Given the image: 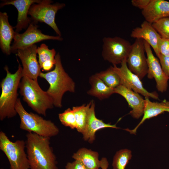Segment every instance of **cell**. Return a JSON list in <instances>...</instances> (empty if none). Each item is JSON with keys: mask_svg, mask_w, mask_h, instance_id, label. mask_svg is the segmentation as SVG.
Returning <instances> with one entry per match:
<instances>
[{"mask_svg": "<svg viewBox=\"0 0 169 169\" xmlns=\"http://www.w3.org/2000/svg\"><path fill=\"white\" fill-rule=\"evenodd\" d=\"M25 141L30 169H59L50 138L28 132Z\"/></svg>", "mask_w": 169, "mask_h": 169, "instance_id": "1", "label": "cell"}, {"mask_svg": "<svg viewBox=\"0 0 169 169\" xmlns=\"http://www.w3.org/2000/svg\"><path fill=\"white\" fill-rule=\"evenodd\" d=\"M55 59L54 69L46 73L41 72L39 77L45 79L49 84L46 91L52 99L54 106L61 108L63 95L68 91L74 92L75 83L64 69L59 53Z\"/></svg>", "mask_w": 169, "mask_h": 169, "instance_id": "2", "label": "cell"}, {"mask_svg": "<svg viewBox=\"0 0 169 169\" xmlns=\"http://www.w3.org/2000/svg\"><path fill=\"white\" fill-rule=\"evenodd\" d=\"M18 69L14 74L11 73L7 66L4 67L6 75L1 83L2 93L0 97V120L15 116L17 114L15 106L18 99L17 90L23 76V67L18 60Z\"/></svg>", "mask_w": 169, "mask_h": 169, "instance_id": "3", "label": "cell"}, {"mask_svg": "<svg viewBox=\"0 0 169 169\" xmlns=\"http://www.w3.org/2000/svg\"><path fill=\"white\" fill-rule=\"evenodd\" d=\"M19 88L23 100L38 114L45 116L47 110L53 108L52 99L46 91L41 89L37 81L23 76Z\"/></svg>", "mask_w": 169, "mask_h": 169, "instance_id": "4", "label": "cell"}, {"mask_svg": "<svg viewBox=\"0 0 169 169\" xmlns=\"http://www.w3.org/2000/svg\"><path fill=\"white\" fill-rule=\"evenodd\" d=\"M15 109L20 118V128L21 129L49 138L59 133V128L51 120L44 119L37 114L26 111L20 98L17 100Z\"/></svg>", "mask_w": 169, "mask_h": 169, "instance_id": "5", "label": "cell"}, {"mask_svg": "<svg viewBox=\"0 0 169 169\" xmlns=\"http://www.w3.org/2000/svg\"><path fill=\"white\" fill-rule=\"evenodd\" d=\"M25 148V141L18 140L12 141L4 132L0 131V149L7 156L10 169H30Z\"/></svg>", "mask_w": 169, "mask_h": 169, "instance_id": "6", "label": "cell"}, {"mask_svg": "<svg viewBox=\"0 0 169 169\" xmlns=\"http://www.w3.org/2000/svg\"><path fill=\"white\" fill-rule=\"evenodd\" d=\"M103 42L102 55L105 60L116 66L127 59L132 45L128 41L116 36L105 37Z\"/></svg>", "mask_w": 169, "mask_h": 169, "instance_id": "7", "label": "cell"}, {"mask_svg": "<svg viewBox=\"0 0 169 169\" xmlns=\"http://www.w3.org/2000/svg\"><path fill=\"white\" fill-rule=\"evenodd\" d=\"M50 0H41L38 3H34L31 6L28 15L31 17L33 22H44L51 27L59 36H61L60 31L55 21L57 11L65 6L64 3H56L52 4Z\"/></svg>", "mask_w": 169, "mask_h": 169, "instance_id": "8", "label": "cell"}, {"mask_svg": "<svg viewBox=\"0 0 169 169\" xmlns=\"http://www.w3.org/2000/svg\"><path fill=\"white\" fill-rule=\"evenodd\" d=\"M37 23L33 21L31 22L23 33H19L15 32L14 41L11 46V53H16L18 49L26 48L43 40H63L61 36H52L42 33L38 28V26Z\"/></svg>", "mask_w": 169, "mask_h": 169, "instance_id": "9", "label": "cell"}, {"mask_svg": "<svg viewBox=\"0 0 169 169\" xmlns=\"http://www.w3.org/2000/svg\"><path fill=\"white\" fill-rule=\"evenodd\" d=\"M144 40L136 39L126 59L129 69L141 80L147 74L148 65L145 55Z\"/></svg>", "mask_w": 169, "mask_h": 169, "instance_id": "10", "label": "cell"}, {"mask_svg": "<svg viewBox=\"0 0 169 169\" xmlns=\"http://www.w3.org/2000/svg\"><path fill=\"white\" fill-rule=\"evenodd\" d=\"M114 69L119 76L121 85L140 94L145 97L151 98L159 100L158 94L156 92H150L145 89L139 78L131 72L128 69L126 60L121 64L120 67L113 66Z\"/></svg>", "mask_w": 169, "mask_h": 169, "instance_id": "11", "label": "cell"}, {"mask_svg": "<svg viewBox=\"0 0 169 169\" xmlns=\"http://www.w3.org/2000/svg\"><path fill=\"white\" fill-rule=\"evenodd\" d=\"M144 43L148 65L147 77L155 79L159 91L165 92L167 90L169 79L164 73L158 59L153 54L150 45L144 40Z\"/></svg>", "mask_w": 169, "mask_h": 169, "instance_id": "12", "label": "cell"}, {"mask_svg": "<svg viewBox=\"0 0 169 169\" xmlns=\"http://www.w3.org/2000/svg\"><path fill=\"white\" fill-rule=\"evenodd\" d=\"M37 47L34 44L26 48L18 50L16 55L22 63L23 74L35 80L41 72V68L37 59Z\"/></svg>", "mask_w": 169, "mask_h": 169, "instance_id": "13", "label": "cell"}, {"mask_svg": "<svg viewBox=\"0 0 169 169\" xmlns=\"http://www.w3.org/2000/svg\"><path fill=\"white\" fill-rule=\"evenodd\" d=\"M91 101V104L88 111L86 126L82 134L84 141L92 143L95 140V133L98 131L105 128L119 129V128L117 127L116 124L106 123L102 120L97 118L95 116V101L93 100Z\"/></svg>", "mask_w": 169, "mask_h": 169, "instance_id": "14", "label": "cell"}, {"mask_svg": "<svg viewBox=\"0 0 169 169\" xmlns=\"http://www.w3.org/2000/svg\"><path fill=\"white\" fill-rule=\"evenodd\" d=\"M114 91L126 100L132 109L129 114L132 117L139 119L143 115L145 101L139 94L121 85L114 89Z\"/></svg>", "mask_w": 169, "mask_h": 169, "instance_id": "15", "label": "cell"}, {"mask_svg": "<svg viewBox=\"0 0 169 169\" xmlns=\"http://www.w3.org/2000/svg\"><path fill=\"white\" fill-rule=\"evenodd\" d=\"M40 0H4L0 4V7L12 5L17 9L18 12L17 23L13 27L15 32L19 33L23 29H25L31 22V19L28 16L31 6L34 3H40Z\"/></svg>", "mask_w": 169, "mask_h": 169, "instance_id": "16", "label": "cell"}, {"mask_svg": "<svg viewBox=\"0 0 169 169\" xmlns=\"http://www.w3.org/2000/svg\"><path fill=\"white\" fill-rule=\"evenodd\" d=\"M131 37L136 39H141L147 42L152 47L158 57L160 54L157 43L158 39L161 37L151 23L144 21L140 27L134 28L131 31Z\"/></svg>", "mask_w": 169, "mask_h": 169, "instance_id": "17", "label": "cell"}, {"mask_svg": "<svg viewBox=\"0 0 169 169\" xmlns=\"http://www.w3.org/2000/svg\"><path fill=\"white\" fill-rule=\"evenodd\" d=\"M98 152L85 148H81L74 153L72 157L75 160L82 162L88 169H103L108 167L109 164L107 159L103 158L99 159Z\"/></svg>", "mask_w": 169, "mask_h": 169, "instance_id": "18", "label": "cell"}, {"mask_svg": "<svg viewBox=\"0 0 169 169\" xmlns=\"http://www.w3.org/2000/svg\"><path fill=\"white\" fill-rule=\"evenodd\" d=\"M142 14L146 21L151 23L169 17V2L164 0H151Z\"/></svg>", "mask_w": 169, "mask_h": 169, "instance_id": "19", "label": "cell"}, {"mask_svg": "<svg viewBox=\"0 0 169 169\" xmlns=\"http://www.w3.org/2000/svg\"><path fill=\"white\" fill-rule=\"evenodd\" d=\"M145 106L143 117L139 123L133 129L125 130L131 134H136L139 127L147 119L155 117L165 112H169V101L164 100L161 102H152L145 97Z\"/></svg>", "mask_w": 169, "mask_h": 169, "instance_id": "20", "label": "cell"}, {"mask_svg": "<svg viewBox=\"0 0 169 169\" xmlns=\"http://www.w3.org/2000/svg\"><path fill=\"white\" fill-rule=\"evenodd\" d=\"M8 20L6 12H0V45L2 51L6 55L11 52V41L14 38L15 31Z\"/></svg>", "mask_w": 169, "mask_h": 169, "instance_id": "21", "label": "cell"}, {"mask_svg": "<svg viewBox=\"0 0 169 169\" xmlns=\"http://www.w3.org/2000/svg\"><path fill=\"white\" fill-rule=\"evenodd\" d=\"M89 82L91 88L87 91V94L100 100L107 98L115 93L114 89L108 87L95 74L90 77Z\"/></svg>", "mask_w": 169, "mask_h": 169, "instance_id": "22", "label": "cell"}, {"mask_svg": "<svg viewBox=\"0 0 169 169\" xmlns=\"http://www.w3.org/2000/svg\"><path fill=\"white\" fill-rule=\"evenodd\" d=\"M37 53L38 54V63L41 68L44 71L51 70L56 63L55 56L56 52L54 49H50L44 44H42L37 48Z\"/></svg>", "mask_w": 169, "mask_h": 169, "instance_id": "23", "label": "cell"}, {"mask_svg": "<svg viewBox=\"0 0 169 169\" xmlns=\"http://www.w3.org/2000/svg\"><path fill=\"white\" fill-rule=\"evenodd\" d=\"M91 104L90 101L87 104H84L79 106H73L72 108L77 125L76 130L82 134L83 133L86 126L88 111Z\"/></svg>", "mask_w": 169, "mask_h": 169, "instance_id": "24", "label": "cell"}, {"mask_svg": "<svg viewBox=\"0 0 169 169\" xmlns=\"http://www.w3.org/2000/svg\"><path fill=\"white\" fill-rule=\"evenodd\" d=\"M95 74L111 88L114 89L121 85L120 78L113 66H111L106 70Z\"/></svg>", "mask_w": 169, "mask_h": 169, "instance_id": "25", "label": "cell"}, {"mask_svg": "<svg viewBox=\"0 0 169 169\" xmlns=\"http://www.w3.org/2000/svg\"><path fill=\"white\" fill-rule=\"evenodd\" d=\"M132 156L131 151L129 149H125L117 151L113 158V169H125Z\"/></svg>", "mask_w": 169, "mask_h": 169, "instance_id": "26", "label": "cell"}, {"mask_svg": "<svg viewBox=\"0 0 169 169\" xmlns=\"http://www.w3.org/2000/svg\"><path fill=\"white\" fill-rule=\"evenodd\" d=\"M59 118L64 126L71 129L77 128V125L74 111L72 109L68 108L62 113L59 114Z\"/></svg>", "mask_w": 169, "mask_h": 169, "instance_id": "27", "label": "cell"}, {"mask_svg": "<svg viewBox=\"0 0 169 169\" xmlns=\"http://www.w3.org/2000/svg\"><path fill=\"white\" fill-rule=\"evenodd\" d=\"M152 24L161 38L169 39V17L161 18Z\"/></svg>", "mask_w": 169, "mask_h": 169, "instance_id": "28", "label": "cell"}, {"mask_svg": "<svg viewBox=\"0 0 169 169\" xmlns=\"http://www.w3.org/2000/svg\"><path fill=\"white\" fill-rule=\"evenodd\" d=\"M157 47L160 54L169 57V39L159 38Z\"/></svg>", "mask_w": 169, "mask_h": 169, "instance_id": "29", "label": "cell"}, {"mask_svg": "<svg viewBox=\"0 0 169 169\" xmlns=\"http://www.w3.org/2000/svg\"><path fill=\"white\" fill-rule=\"evenodd\" d=\"M158 57L164 73L169 79V57L160 54Z\"/></svg>", "mask_w": 169, "mask_h": 169, "instance_id": "30", "label": "cell"}, {"mask_svg": "<svg viewBox=\"0 0 169 169\" xmlns=\"http://www.w3.org/2000/svg\"><path fill=\"white\" fill-rule=\"evenodd\" d=\"M65 169H88L80 161L75 160L72 162H68Z\"/></svg>", "mask_w": 169, "mask_h": 169, "instance_id": "31", "label": "cell"}, {"mask_svg": "<svg viewBox=\"0 0 169 169\" xmlns=\"http://www.w3.org/2000/svg\"><path fill=\"white\" fill-rule=\"evenodd\" d=\"M151 0H132V5L142 10L145 9L151 2Z\"/></svg>", "mask_w": 169, "mask_h": 169, "instance_id": "32", "label": "cell"}, {"mask_svg": "<svg viewBox=\"0 0 169 169\" xmlns=\"http://www.w3.org/2000/svg\"><path fill=\"white\" fill-rule=\"evenodd\" d=\"M1 169H4L3 168H1Z\"/></svg>", "mask_w": 169, "mask_h": 169, "instance_id": "33", "label": "cell"}]
</instances>
